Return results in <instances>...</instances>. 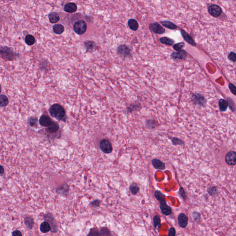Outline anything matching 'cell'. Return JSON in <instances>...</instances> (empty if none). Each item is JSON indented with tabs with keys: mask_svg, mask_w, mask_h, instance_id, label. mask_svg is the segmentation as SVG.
Returning a JSON list of instances; mask_svg holds the SVG:
<instances>
[{
	"mask_svg": "<svg viewBox=\"0 0 236 236\" xmlns=\"http://www.w3.org/2000/svg\"><path fill=\"white\" fill-rule=\"evenodd\" d=\"M49 112L53 118L59 120H62L66 115V112L62 106L59 104H54L49 108Z\"/></svg>",
	"mask_w": 236,
	"mask_h": 236,
	"instance_id": "cell-1",
	"label": "cell"
},
{
	"mask_svg": "<svg viewBox=\"0 0 236 236\" xmlns=\"http://www.w3.org/2000/svg\"><path fill=\"white\" fill-rule=\"evenodd\" d=\"M87 28L86 23L83 20H80L75 23L73 25V29L78 35H82L86 32Z\"/></svg>",
	"mask_w": 236,
	"mask_h": 236,
	"instance_id": "cell-2",
	"label": "cell"
},
{
	"mask_svg": "<svg viewBox=\"0 0 236 236\" xmlns=\"http://www.w3.org/2000/svg\"><path fill=\"white\" fill-rule=\"evenodd\" d=\"M1 57L3 60L10 61L15 60L16 56L15 53L9 48L1 47Z\"/></svg>",
	"mask_w": 236,
	"mask_h": 236,
	"instance_id": "cell-3",
	"label": "cell"
},
{
	"mask_svg": "<svg viewBox=\"0 0 236 236\" xmlns=\"http://www.w3.org/2000/svg\"><path fill=\"white\" fill-rule=\"evenodd\" d=\"M100 148L101 150L105 154H110L113 151L112 144L107 139H103L100 141Z\"/></svg>",
	"mask_w": 236,
	"mask_h": 236,
	"instance_id": "cell-4",
	"label": "cell"
},
{
	"mask_svg": "<svg viewBox=\"0 0 236 236\" xmlns=\"http://www.w3.org/2000/svg\"><path fill=\"white\" fill-rule=\"evenodd\" d=\"M44 219L46 221L50 224L51 226V232H56L57 231V226L55 222L54 216L50 213H48L44 215Z\"/></svg>",
	"mask_w": 236,
	"mask_h": 236,
	"instance_id": "cell-5",
	"label": "cell"
},
{
	"mask_svg": "<svg viewBox=\"0 0 236 236\" xmlns=\"http://www.w3.org/2000/svg\"><path fill=\"white\" fill-rule=\"evenodd\" d=\"M192 101L195 105L204 107L206 104V101L203 95L198 93L193 95L192 97Z\"/></svg>",
	"mask_w": 236,
	"mask_h": 236,
	"instance_id": "cell-6",
	"label": "cell"
},
{
	"mask_svg": "<svg viewBox=\"0 0 236 236\" xmlns=\"http://www.w3.org/2000/svg\"><path fill=\"white\" fill-rule=\"evenodd\" d=\"M208 12L211 15L214 17L220 16L222 13V9L219 6L212 4L208 8Z\"/></svg>",
	"mask_w": 236,
	"mask_h": 236,
	"instance_id": "cell-7",
	"label": "cell"
},
{
	"mask_svg": "<svg viewBox=\"0 0 236 236\" xmlns=\"http://www.w3.org/2000/svg\"><path fill=\"white\" fill-rule=\"evenodd\" d=\"M226 163L230 166H234L236 164V152L230 151L228 152L225 157Z\"/></svg>",
	"mask_w": 236,
	"mask_h": 236,
	"instance_id": "cell-8",
	"label": "cell"
},
{
	"mask_svg": "<svg viewBox=\"0 0 236 236\" xmlns=\"http://www.w3.org/2000/svg\"><path fill=\"white\" fill-rule=\"evenodd\" d=\"M160 209L163 215L166 216L170 215L172 214V209L167 204L166 200L160 202Z\"/></svg>",
	"mask_w": 236,
	"mask_h": 236,
	"instance_id": "cell-9",
	"label": "cell"
},
{
	"mask_svg": "<svg viewBox=\"0 0 236 236\" xmlns=\"http://www.w3.org/2000/svg\"><path fill=\"white\" fill-rule=\"evenodd\" d=\"M149 28L152 32L159 34H162L165 32L164 29L157 23L150 24L149 26Z\"/></svg>",
	"mask_w": 236,
	"mask_h": 236,
	"instance_id": "cell-10",
	"label": "cell"
},
{
	"mask_svg": "<svg viewBox=\"0 0 236 236\" xmlns=\"http://www.w3.org/2000/svg\"><path fill=\"white\" fill-rule=\"evenodd\" d=\"M178 225L181 228H185L187 226L188 219L186 215L184 213L179 214L178 218Z\"/></svg>",
	"mask_w": 236,
	"mask_h": 236,
	"instance_id": "cell-11",
	"label": "cell"
},
{
	"mask_svg": "<svg viewBox=\"0 0 236 236\" xmlns=\"http://www.w3.org/2000/svg\"><path fill=\"white\" fill-rule=\"evenodd\" d=\"M118 54L124 57H127L131 54L130 49L125 45H121L117 49Z\"/></svg>",
	"mask_w": 236,
	"mask_h": 236,
	"instance_id": "cell-12",
	"label": "cell"
},
{
	"mask_svg": "<svg viewBox=\"0 0 236 236\" xmlns=\"http://www.w3.org/2000/svg\"><path fill=\"white\" fill-rule=\"evenodd\" d=\"M172 58L174 59H179V60H184L187 56V52L183 49L177 51V52H173L172 53Z\"/></svg>",
	"mask_w": 236,
	"mask_h": 236,
	"instance_id": "cell-13",
	"label": "cell"
},
{
	"mask_svg": "<svg viewBox=\"0 0 236 236\" xmlns=\"http://www.w3.org/2000/svg\"><path fill=\"white\" fill-rule=\"evenodd\" d=\"M151 162L152 164L156 169L162 171H163L166 169L165 163H163L161 160L155 158L152 160Z\"/></svg>",
	"mask_w": 236,
	"mask_h": 236,
	"instance_id": "cell-14",
	"label": "cell"
},
{
	"mask_svg": "<svg viewBox=\"0 0 236 236\" xmlns=\"http://www.w3.org/2000/svg\"><path fill=\"white\" fill-rule=\"evenodd\" d=\"M180 32H181L183 38L186 42H187L188 43L190 44V45H192V46H195L196 45V43L193 40V39L187 32H186L184 29H181Z\"/></svg>",
	"mask_w": 236,
	"mask_h": 236,
	"instance_id": "cell-15",
	"label": "cell"
},
{
	"mask_svg": "<svg viewBox=\"0 0 236 236\" xmlns=\"http://www.w3.org/2000/svg\"><path fill=\"white\" fill-rule=\"evenodd\" d=\"M39 122L40 125L44 127H48L51 124L52 121L51 118L46 115H43L41 116Z\"/></svg>",
	"mask_w": 236,
	"mask_h": 236,
	"instance_id": "cell-16",
	"label": "cell"
},
{
	"mask_svg": "<svg viewBox=\"0 0 236 236\" xmlns=\"http://www.w3.org/2000/svg\"><path fill=\"white\" fill-rule=\"evenodd\" d=\"M64 10L66 12L69 13H73L75 12L77 10V6L76 4L72 2L67 3L65 6Z\"/></svg>",
	"mask_w": 236,
	"mask_h": 236,
	"instance_id": "cell-17",
	"label": "cell"
},
{
	"mask_svg": "<svg viewBox=\"0 0 236 236\" xmlns=\"http://www.w3.org/2000/svg\"><path fill=\"white\" fill-rule=\"evenodd\" d=\"M69 190V187L67 184H62L61 186L57 188L56 190V192L59 194L62 195H66L68 194Z\"/></svg>",
	"mask_w": 236,
	"mask_h": 236,
	"instance_id": "cell-18",
	"label": "cell"
},
{
	"mask_svg": "<svg viewBox=\"0 0 236 236\" xmlns=\"http://www.w3.org/2000/svg\"><path fill=\"white\" fill-rule=\"evenodd\" d=\"M51 226L47 221H44L40 226V230L42 233H47L51 230Z\"/></svg>",
	"mask_w": 236,
	"mask_h": 236,
	"instance_id": "cell-19",
	"label": "cell"
},
{
	"mask_svg": "<svg viewBox=\"0 0 236 236\" xmlns=\"http://www.w3.org/2000/svg\"><path fill=\"white\" fill-rule=\"evenodd\" d=\"M24 225H26V226L28 229L31 230L32 229L34 224V219L30 216H27L24 218Z\"/></svg>",
	"mask_w": 236,
	"mask_h": 236,
	"instance_id": "cell-20",
	"label": "cell"
},
{
	"mask_svg": "<svg viewBox=\"0 0 236 236\" xmlns=\"http://www.w3.org/2000/svg\"><path fill=\"white\" fill-rule=\"evenodd\" d=\"M49 21L52 24L56 23L60 20V17L59 14L56 12L51 13L49 15Z\"/></svg>",
	"mask_w": 236,
	"mask_h": 236,
	"instance_id": "cell-21",
	"label": "cell"
},
{
	"mask_svg": "<svg viewBox=\"0 0 236 236\" xmlns=\"http://www.w3.org/2000/svg\"><path fill=\"white\" fill-rule=\"evenodd\" d=\"M47 127L48 128L47 129L49 132L54 133L58 131L59 129V125L56 122H52L51 124Z\"/></svg>",
	"mask_w": 236,
	"mask_h": 236,
	"instance_id": "cell-22",
	"label": "cell"
},
{
	"mask_svg": "<svg viewBox=\"0 0 236 236\" xmlns=\"http://www.w3.org/2000/svg\"><path fill=\"white\" fill-rule=\"evenodd\" d=\"M53 29L54 33L58 35L61 34L64 31V26L61 24H55L53 27Z\"/></svg>",
	"mask_w": 236,
	"mask_h": 236,
	"instance_id": "cell-23",
	"label": "cell"
},
{
	"mask_svg": "<svg viewBox=\"0 0 236 236\" xmlns=\"http://www.w3.org/2000/svg\"><path fill=\"white\" fill-rule=\"evenodd\" d=\"M219 106L220 110L222 112H225L227 110L228 107V102L224 99H221L219 101Z\"/></svg>",
	"mask_w": 236,
	"mask_h": 236,
	"instance_id": "cell-24",
	"label": "cell"
},
{
	"mask_svg": "<svg viewBox=\"0 0 236 236\" xmlns=\"http://www.w3.org/2000/svg\"><path fill=\"white\" fill-rule=\"evenodd\" d=\"M129 191L133 195H136L139 192L140 188L136 183H133L131 184L129 187Z\"/></svg>",
	"mask_w": 236,
	"mask_h": 236,
	"instance_id": "cell-25",
	"label": "cell"
},
{
	"mask_svg": "<svg viewBox=\"0 0 236 236\" xmlns=\"http://www.w3.org/2000/svg\"><path fill=\"white\" fill-rule=\"evenodd\" d=\"M161 24L162 26L167 28L169 29H177V26L176 24H174L172 22L169 21H161Z\"/></svg>",
	"mask_w": 236,
	"mask_h": 236,
	"instance_id": "cell-26",
	"label": "cell"
},
{
	"mask_svg": "<svg viewBox=\"0 0 236 236\" xmlns=\"http://www.w3.org/2000/svg\"><path fill=\"white\" fill-rule=\"evenodd\" d=\"M128 25L131 29L133 31H136L139 28V24L134 19H130L128 22Z\"/></svg>",
	"mask_w": 236,
	"mask_h": 236,
	"instance_id": "cell-27",
	"label": "cell"
},
{
	"mask_svg": "<svg viewBox=\"0 0 236 236\" xmlns=\"http://www.w3.org/2000/svg\"><path fill=\"white\" fill-rule=\"evenodd\" d=\"M85 44L87 50L90 52L95 50L97 47L96 43L93 41H87L85 43Z\"/></svg>",
	"mask_w": 236,
	"mask_h": 236,
	"instance_id": "cell-28",
	"label": "cell"
},
{
	"mask_svg": "<svg viewBox=\"0 0 236 236\" xmlns=\"http://www.w3.org/2000/svg\"><path fill=\"white\" fill-rule=\"evenodd\" d=\"M24 41H25V43H26L28 45L31 46V45H33L34 44H35V38L32 35H28L25 38Z\"/></svg>",
	"mask_w": 236,
	"mask_h": 236,
	"instance_id": "cell-29",
	"label": "cell"
},
{
	"mask_svg": "<svg viewBox=\"0 0 236 236\" xmlns=\"http://www.w3.org/2000/svg\"><path fill=\"white\" fill-rule=\"evenodd\" d=\"M160 41L162 44H165L167 45H172L174 44V41L173 39L167 38L163 37L160 39Z\"/></svg>",
	"mask_w": 236,
	"mask_h": 236,
	"instance_id": "cell-30",
	"label": "cell"
},
{
	"mask_svg": "<svg viewBox=\"0 0 236 236\" xmlns=\"http://www.w3.org/2000/svg\"><path fill=\"white\" fill-rule=\"evenodd\" d=\"M8 99L6 96L4 95H1L0 97V105L1 107H6L8 105Z\"/></svg>",
	"mask_w": 236,
	"mask_h": 236,
	"instance_id": "cell-31",
	"label": "cell"
},
{
	"mask_svg": "<svg viewBox=\"0 0 236 236\" xmlns=\"http://www.w3.org/2000/svg\"><path fill=\"white\" fill-rule=\"evenodd\" d=\"M154 226L156 229H159L161 226V220L160 217L157 215H156L153 218Z\"/></svg>",
	"mask_w": 236,
	"mask_h": 236,
	"instance_id": "cell-32",
	"label": "cell"
},
{
	"mask_svg": "<svg viewBox=\"0 0 236 236\" xmlns=\"http://www.w3.org/2000/svg\"><path fill=\"white\" fill-rule=\"evenodd\" d=\"M227 101L228 102V106H229V108L231 111L232 112H235L236 107L233 100L231 99V98L228 97L227 98Z\"/></svg>",
	"mask_w": 236,
	"mask_h": 236,
	"instance_id": "cell-33",
	"label": "cell"
},
{
	"mask_svg": "<svg viewBox=\"0 0 236 236\" xmlns=\"http://www.w3.org/2000/svg\"><path fill=\"white\" fill-rule=\"evenodd\" d=\"M171 141L174 145H184V142L183 141L177 137H173Z\"/></svg>",
	"mask_w": 236,
	"mask_h": 236,
	"instance_id": "cell-34",
	"label": "cell"
},
{
	"mask_svg": "<svg viewBox=\"0 0 236 236\" xmlns=\"http://www.w3.org/2000/svg\"><path fill=\"white\" fill-rule=\"evenodd\" d=\"M100 236H108L111 235L110 231L107 227H102L100 230Z\"/></svg>",
	"mask_w": 236,
	"mask_h": 236,
	"instance_id": "cell-35",
	"label": "cell"
},
{
	"mask_svg": "<svg viewBox=\"0 0 236 236\" xmlns=\"http://www.w3.org/2000/svg\"><path fill=\"white\" fill-rule=\"evenodd\" d=\"M29 124L32 127H35L38 125V119L35 117H32L29 120Z\"/></svg>",
	"mask_w": 236,
	"mask_h": 236,
	"instance_id": "cell-36",
	"label": "cell"
},
{
	"mask_svg": "<svg viewBox=\"0 0 236 236\" xmlns=\"http://www.w3.org/2000/svg\"><path fill=\"white\" fill-rule=\"evenodd\" d=\"M147 125L150 128H154L157 125V122L152 119H150L147 121Z\"/></svg>",
	"mask_w": 236,
	"mask_h": 236,
	"instance_id": "cell-37",
	"label": "cell"
},
{
	"mask_svg": "<svg viewBox=\"0 0 236 236\" xmlns=\"http://www.w3.org/2000/svg\"><path fill=\"white\" fill-rule=\"evenodd\" d=\"M185 45V44L183 42H181V43H178V44H175L173 46V49L175 50L178 51V50H181L182 48L184 47Z\"/></svg>",
	"mask_w": 236,
	"mask_h": 236,
	"instance_id": "cell-38",
	"label": "cell"
},
{
	"mask_svg": "<svg viewBox=\"0 0 236 236\" xmlns=\"http://www.w3.org/2000/svg\"><path fill=\"white\" fill-rule=\"evenodd\" d=\"M89 236H100V232H98L96 228H91L90 230V233L88 234Z\"/></svg>",
	"mask_w": 236,
	"mask_h": 236,
	"instance_id": "cell-39",
	"label": "cell"
},
{
	"mask_svg": "<svg viewBox=\"0 0 236 236\" xmlns=\"http://www.w3.org/2000/svg\"><path fill=\"white\" fill-rule=\"evenodd\" d=\"M228 59L231 61L234 62H236V53L233 52H231L228 56Z\"/></svg>",
	"mask_w": 236,
	"mask_h": 236,
	"instance_id": "cell-40",
	"label": "cell"
},
{
	"mask_svg": "<svg viewBox=\"0 0 236 236\" xmlns=\"http://www.w3.org/2000/svg\"><path fill=\"white\" fill-rule=\"evenodd\" d=\"M229 86V89H230L231 92L232 93L233 95H235V96H236V86H234V85H233V84H232V83H230L229 84V86Z\"/></svg>",
	"mask_w": 236,
	"mask_h": 236,
	"instance_id": "cell-41",
	"label": "cell"
},
{
	"mask_svg": "<svg viewBox=\"0 0 236 236\" xmlns=\"http://www.w3.org/2000/svg\"><path fill=\"white\" fill-rule=\"evenodd\" d=\"M179 194L183 198L185 199L186 198V195L185 194V191L182 187H180L179 190Z\"/></svg>",
	"mask_w": 236,
	"mask_h": 236,
	"instance_id": "cell-42",
	"label": "cell"
},
{
	"mask_svg": "<svg viewBox=\"0 0 236 236\" xmlns=\"http://www.w3.org/2000/svg\"><path fill=\"white\" fill-rule=\"evenodd\" d=\"M168 236H175L176 235V230L174 227H171L168 231Z\"/></svg>",
	"mask_w": 236,
	"mask_h": 236,
	"instance_id": "cell-43",
	"label": "cell"
},
{
	"mask_svg": "<svg viewBox=\"0 0 236 236\" xmlns=\"http://www.w3.org/2000/svg\"><path fill=\"white\" fill-rule=\"evenodd\" d=\"M208 191H209V193L210 194L213 195L215 194L216 192V191H217V188L216 187H211L209 189Z\"/></svg>",
	"mask_w": 236,
	"mask_h": 236,
	"instance_id": "cell-44",
	"label": "cell"
},
{
	"mask_svg": "<svg viewBox=\"0 0 236 236\" xmlns=\"http://www.w3.org/2000/svg\"><path fill=\"white\" fill-rule=\"evenodd\" d=\"M91 204L94 207H98V206H100V202L99 200H96L91 202Z\"/></svg>",
	"mask_w": 236,
	"mask_h": 236,
	"instance_id": "cell-45",
	"label": "cell"
},
{
	"mask_svg": "<svg viewBox=\"0 0 236 236\" xmlns=\"http://www.w3.org/2000/svg\"><path fill=\"white\" fill-rule=\"evenodd\" d=\"M12 236H22V233H21V231H18V230H15V231H13V232H12Z\"/></svg>",
	"mask_w": 236,
	"mask_h": 236,
	"instance_id": "cell-46",
	"label": "cell"
},
{
	"mask_svg": "<svg viewBox=\"0 0 236 236\" xmlns=\"http://www.w3.org/2000/svg\"><path fill=\"white\" fill-rule=\"evenodd\" d=\"M135 108H136V109H137V108H138L137 107V106L136 105H131V106L129 108H128V110L129 112H131V111L134 110V109H135Z\"/></svg>",
	"mask_w": 236,
	"mask_h": 236,
	"instance_id": "cell-47",
	"label": "cell"
},
{
	"mask_svg": "<svg viewBox=\"0 0 236 236\" xmlns=\"http://www.w3.org/2000/svg\"><path fill=\"white\" fill-rule=\"evenodd\" d=\"M4 173V168H3V167H2V166H1V175L2 176V174Z\"/></svg>",
	"mask_w": 236,
	"mask_h": 236,
	"instance_id": "cell-48",
	"label": "cell"
}]
</instances>
